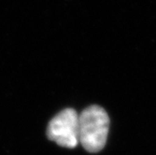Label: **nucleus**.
Listing matches in <instances>:
<instances>
[{
  "label": "nucleus",
  "mask_w": 156,
  "mask_h": 155,
  "mask_svg": "<svg viewBox=\"0 0 156 155\" xmlns=\"http://www.w3.org/2000/svg\"><path fill=\"white\" fill-rule=\"evenodd\" d=\"M109 122L103 107L96 105L86 107L79 115V142L91 153L102 150L107 143Z\"/></svg>",
  "instance_id": "obj_1"
},
{
  "label": "nucleus",
  "mask_w": 156,
  "mask_h": 155,
  "mask_svg": "<svg viewBox=\"0 0 156 155\" xmlns=\"http://www.w3.org/2000/svg\"><path fill=\"white\" fill-rule=\"evenodd\" d=\"M47 136L61 147L72 149L79 143V115L73 108H66L49 122Z\"/></svg>",
  "instance_id": "obj_2"
}]
</instances>
